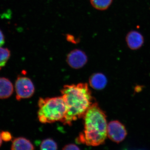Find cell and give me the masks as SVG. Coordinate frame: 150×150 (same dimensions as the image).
<instances>
[{
    "mask_svg": "<svg viewBox=\"0 0 150 150\" xmlns=\"http://www.w3.org/2000/svg\"><path fill=\"white\" fill-rule=\"evenodd\" d=\"M108 137L112 142L119 144L125 139L127 135L125 126L120 121L115 120L109 122L107 129Z\"/></svg>",
    "mask_w": 150,
    "mask_h": 150,
    "instance_id": "cell-5",
    "label": "cell"
},
{
    "mask_svg": "<svg viewBox=\"0 0 150 150\" xmlns=\"http://www.w3.org/2000/svg\"><path fill=\"white\" fill-rule=\"evenodd\" d=\"M13 86L8 79L0 78V99L8 98L12 95Z\"/></svg>",
    "mask_w": 150,
    "mask_h": 150,
    "instance_id": "cell-9",
    "label": "cell"
},
{
    "mask_svg": "<svg viewBox=\"0 0 150 150\" xmlns=\"http://www.w3.org/2000/svg\"><path fill=\"white\" fill-rule=\"evenodd\" d=\"M66 38L67 41L74 44H77L79 42V39H76L74 36L71 34H67Z\"/></svg>",
    "mask_w": 150,
    "mask_h": 150,
    "instance_id": "cell-15",
    "label": "cell"
},
{
    "mask_svg": "<svg viewBox=\"0 0 150 150\" xmlns=\"http://www.w3.org/2000/svg\"><path fill=\"white\" fill-rule=\"evenodd\" d=\"M41 150H57L58 145L54 140L51 139H47L43 140L40 145Z\"/></svg>",
    "mask_w": 150,
    "mask_h": 150,
    "instance_id": "cell-13",
    "label": "cell"
},
{
    "mask_svg": "<svg viewBox=\"0 0 150 150\" xmlns=\"http://www.w3.org/2000/svg\"><path fill=\"white\" fill-rule=\"evenodd\" d=\"M17 100H20L31 97L35 92V87L29 78L19 76L15 82Z\"/></svg>",
    "mask_w": 150,
    "mask_h": 150,
    "instance_id": "cell-4",
    "label": "cell"
},
{
    "mask_svg": "<svg viewBox=\"0 0 150 150\" xmlns=\"http://www.w3.org/2000/svg\"><path fill=\"white\" fill-rule=\"evenodd\" d=\"M67 112L62 123L71 126L73 121L83 118L93 103L92 93L86 83L67 85L61 90Z\"/></svg>",
    "mask_w": 150,
    "mask_h": 150,
    "instance_id": "cell-1",
    "label": "cell"
},
{
    "mask_svg": "<svg viewBox=\"0 0 150 150\" xmlns=\"http://www.w3.org/2000/svg\"><path fill=\"white\" fill-rule=\"evenodd\" d=\"M90 85L96 90H101L105 88L107 84L106 76L102 73H96L90 77Z\"/></svg>",
    "mask_w": 150,
    "mask_h": 150,
    "instance_id": "cell-8",
    "label": "cell"
},
{
    "mask_svg": "<svg viewBox=\"0 0 150 150\" xmlns=\"http://www.w3.org/2000/svg\"><path fill=\"white\" fill-rule=\"evenodd\" d=\"M126 41L130 49L137 50L144 45V38L141 33L137 30H131L126 35Z\"/></svg>",
    "mask_w": 150,
    "mask_h": 150,
    "instance_id": "cell-7",
    "label": "cell"
},
{
    "mask_svg": "<svg viewBox=\"0 0 150 150\" xmlns=\"http://www.w3.org/2000/svg\"><path fill=\"white\" fill-rule=\"evenodd\" d=\"M11 56V52L8 48L0 47V70L4 67Z\"/></svg>",
    "mask_w": 150,
    "mask_h": 150,
    "instance_id": "cell-12",
    "label": "cell"
},
{
    "mask_svg": "<svg viewBox=\"0 0 150 150\" xmlns=\"http://www.w3.org/2000/svg\"><path fill=\"white\" fill-rule=\"evenodd\" d=\"M63 150H80V149L74 144H69L66 145L63 148Z\"/></svg>",
    "mask_w": 150,
    "mask_h": 150,
    "instance_id": "cell-16",
    "label": "cell"
},
{
    "mask_svg": "<svg viewBox=\"0 0 150 150\" xmlns=\"http://www.w3.org/2000/svg\"><path fill=\"white\" fill-rule=\"evenodd\" d=\"M38 116L40 123H51L62 122L67 112V106L62 96L43 98L38 101Z\"/></svg>",
    "mask_w": 150,
    "mask_h": 150,
    "instance_id": "cell-3",
    "label": "cell"
},
{
    "mask_svg": "<svg viewBox=\"0 0 150 150\" xmlns=\"http://www.w3.org/2000/svg\"><path fill=\"white\" fill-rule=\"evenodd\" d=\"M35 149L34 146L29 140L23 137H18L13 141L11 149L13 150H32Z\"/></svg>",
    "mask_w": 150,
    "mask_h": 150,
    "instance_id": "cell-10",
    "label": "cell"
},
{
    "mask_svg": "<svg viewBox=\"0 0 150 150\" xmlns=\"http://www.w3.org/2000/svg\"><path fill=\"white\" fill-rule=\"evenodd\" d=\"M2 141V140L1 138V134H0V147L1 146Z\"/></svg>",
    "mask_w": 150,
    "mask_h": 150,
    "instance_id": "cell-18",
    "label": "cell"
},
{
    "mask_svg": "<svg viewBox=\"0 0 150 150\" xmlns=\"http://www.w3.org/2000/svg\"><path fill=\"white\" fill-rule=\"evenodd\" d=\"M67 62L70 67L78 69L83 67L87 63V56L80 49H74L67 55Z\"/></svg>",
    "mask_w": 150,
    "mask_h": 150,
    "instance_id": "cell-6",
    "label": "cell"
},
{
    "mask_svg": "<svg viewBox=\"0 0 150 150\" xmlns=\"http://www.w3.org/2000/svg\"><path fill=\"white\" fill-rule=\"evenodd\" d=\"M90 1L93 8L100 11L107 10L112 2V0H90Z\"/></svg>",
    "mask_w": 150,
    "mask_h": 150,
    "instance_id": "cell-11",
    "label": "cell"
},
{
    "mask_svg": "<svg viewBox=\"0 0 150 150\" xmlns=\"http://www.w3.org/2000/svg\"><path fill=\"white\" fill-rule=\"evenodd\" d=\"M5 43V37L4 33L0 29V47L3 46Z\"/></svg>",
    "mask_w": 150,
    "mask_h": 150,
    "instance_id": "cell-17",
    "label": "cell"
},
{
    "mask_svg": "<svg viewBox=\"0 0 150 150\" xmlns=\"http://www.w3.org/2000/svg\"><path fill=\"white\" fill-rule=\"evenodd\" d=\"M2 140L5 142H8L12 139V136L9 132L3 131L1 133Z\"/></svg>",
    "mask_w": 150,
    "mask_h": 150,
    "instance_id": "cell-14",
    "label": "cell"
},
{
    "mask_svg": "<svg viewBox=\"0 0 150 150\" xmlns=\"http://www.w3.org/2000/svg\"><path fill=\"white\" fill-rule=\"evenodd\" d=\"M106 118L98 104L93 103L83 117L84 129L77 139V142L91 146L103 144L107 136Z\"/></svg>",
    "mask_w": 150,
    "mask_h": 150,
    "instance_id": "cell-2",
    "label": "cell"
}]
</instances>
